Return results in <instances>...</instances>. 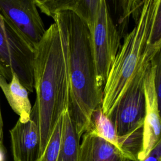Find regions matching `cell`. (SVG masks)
<instances>
[{"instance_id": "e0dca14e", "label": "cell", "mask_w": 161, "mask_h": 161, "mask_svg": "<svg viewBox=\"0 0 161 161\" xmlns=\"http://www.w3.org/2000/svg\"><path fill=\"white\" fill-rule=\"evenodd\" d=\"M161 59L160 57L158 58L157 66L155 69V78H154V82H155V87L156 89V92L157 94L158 103L160 105V97H161V89H160V77H161Z\"/></svg>"}, {"instance_id": "6da1fadb", "label": "cell", "mask_w": 161, "mask_h": 161, "mask_svg": "<svg viewBox=\"0 0 161 161\" xmlns=\"http://www.w3.org/2000/svg\"><path fill=\"white\" fill-rule=\"evenodd\" d=\"M53 19L60 31L67 65V109L80 138L89 130L91 115L103 103V90L97 82L90 31L87 24L72 11L57 13Z\"/></svg>"}, {"instance_id": "8992f818", "label": "cell", "mask_w": 161, "mask_h": 161, "mask_svg": "<svg viewBox=\"0 0 161 161\" xmlns=\"http://www.w3.org/2000/svg\"><path fill=\"white\" fill-rule=\"evenodd\" d=\"M149 65L133 78L109 117L119 136L130 134L143 126L145 113L143 82Z\"/></svg>"}, {"instance_id": "8fae6325", "label": "cell", "mask_w": 161, "mask_h": 161, "mask_svg": "<svg viewBox=\"0 0 161 161\" xmlns=\"http://www.w3.org/2000/svg\"><path fill=\"white\" fill-rule=\"evenodd\" d=\"M40 11L52 18L58 12L70 11L75 13L89 28L96 17L99 0H34Z\"/></svg>"}, {"instance_id": "277c9868", "label": "cell", "mask_w": 161, "mask_h": 161, "mask_svg": "<svg viewBox=\"0 0 161 161\" xmlns=\"http://www.w3.org/2000/svg\"><path fill=\"white\" fill-rule=\"evenodd\" d=\"M35 49L0 13V75L8 82L15 74L28 92L34 89Z\"/></svg>"}, {"instance_id": "3957f363", "label": "cell", "mask_w": 161, "mask_h": 161, "mask_svg": "<svg viewBox=\"0 0 161 161\" xmlns=\"http://www.w3.org/2000/svg\"><path fill=\"white\" fill-rule=\"evenodd\" d=\"M160 14V0H145L134 27L124 36L103 87L101 108L108 117L133 78L160 52L161 40H154L155 25Z\"/></svg>"}, {"instance_id": "ba28073f", "label": "cell", "mask_w": 161, "mask_h": 161, "mask_svg": "<svg viewBox=\"0 0 161 161\" xmlns=\"http://www.w3.org/2000/svg\"><path fill=\"white\" fill-rule=\"evenodd\" d=\"M160 57V52L152 60L144 79L145 113L143 126L142 148L138 155V161L143 160L160 141V105L158 103L154 82L157 63Z\"/></svg>"}, {"instance_id": "ffe728a7", "label": "cell", "mask_w": 161, "mask_h": 161, "mask_svg": "<svg viewBox=\"0 0 161 161\" xmlns=\"http://www.w3.org/2000/svg\"><path fill=\"white\" fill-rule=\"evenodd\" d=\"M6 150L3 144H0V161H6Z\"/></svg>"}, {"instance_id": "30bf717a", "label": "cell", "mask_w": 161, "mask_h": 161, "mask_svg": "<svg viewBox=\"0 0 161 161\" xmlns=\"http://www.w3.org/2000/svg\"><path fill=\"white\" fill-rule=\"evenodd\" d=\"M77 161H130L115 145L86 132L82 136Z\"/></svg>"}, {"instance_id": "ac0fdd59", "label": "cell", "mask_w": 161, "mask_h": 161, "mask_svg": "<svg viewBox=\"0 0 161 161\" xmlns=\"http://www.w3.org/2000/svg\"><path fill=\"white\" fill-rule=\"evenodd\" d=\"M140 161H161V141L155 145L143 160Z\"/></svg>"}, {"instance_id": "d6986e66", "label": "cell", "mask_w": 161, "mask_h": 161, "mask_svg": "<svg viewBox=\"0 0 161 161\" xmlns=\"http://www.w3.org/2000/svg\"><path fill=\"white\" fill-rule=\"evenodd\" d=\"M0 144H3V121L0 109Z\"/></svg>"}, {"instance_id": "5b68a950", "label": "cell", "mask_w": 161, "mask_h": 161, "mask_svg": "<svg viewBox=\"0 0 161 161\" xmlns=\"http://www.w3.org/2000/svg\"><path fill=\"white\" fill-rule=\"evenodd\" d=\"M89 29L97 82L99 87L103 90L121 46V35L111 18L107 1L99 0L94 21Z\"/></svg>"}, {"instance_id": "4fadbf2b", "label": "cell", "mask_w": 161, "mask_h": 161, "mask_svg": "<svg viewBox=\"0 0 161 161\" xmlns=\"http://www.w3.org/2000/svg\"><path fill=\"white\" fill-rule=\"evenodd\" d=\"M80 139L67 109L62 115L60 161H77Z\"/></svg>"}, {"instance_id": "5bb4252c", "label": "cell", "mask_w": 161, "mask_h": 161, "mask_svg": "<svg viewBox=\"0 0 161 161\" xmlns=\"http://www.w3.org/2000/svg\"><path fill=\"white\" fill-rule=\"evenodd\" d=\"M88 132L106 140L119 149V136L116 133L113 123L109 117L104 114L101 107L92 113L91 128Z\"/></svg>"}, {"instance_id": "7c38bea8", "label": "cell", "mask_w": 161, "mask_h": 161, "mask_svg": "<svg viewBox=\"0 0 161 161\" xmlns=\"http://www.w3.org/2000/svg\"><path fill=\"white\" fill-rule=\"evenodd\" d=\"M0 88L13 111L19 116L21 122L25 123L30 119L31 104L28 97V91L21 84L15 74L8 82L0 75Z\"/></svg>"}, {"instance_id": "7a4b0ae2", "label": "cell", "mask_w": 161, "mask_h": 161, "mask_svg": "<svg viewBox=\"0 0 161 161\" xmlns=\"http://www.w3.org/2000/svg\"><path fill=\"white\" fill-rule=\"evenodd\" d=\"M40 156L58 120L68 108L69 83L66 58L58 27L52 23L35 48L33 63Z\"/></svg>"}, {"instance_id": "9c48e42d", "label": "cell", "mask_w": 161, "mask_h": 161, "mask_svg": "<svg viewBox=\"0 0 161 161\" xmlns=\"http://www.w3.org/2000/svg\"><path fill=\"white\" fill-rule=\"evenodd\" d=\"M9 133L14 161H38L40 157V138L38 116L33 106L30 119L25 123L18 119Z\"/></svg>"}, {"instance_id": "2e32d148", "label": "cell", "mask_w": 161, "mask_h": 161, "mask_svg": "<svg viewBox=\"0 0 161 161\" xmlns=\"http://www.w3.org/2000/svg\"><path fill=\"white\" fill-rule=\"evenodd\" d=\"M144 1H118L120 4L119 7L121 8V14L119 17V23L121 28H124L125 25L128 21L129 18L131 16L135 21H136L140 16Z\"/></svg>"}, {"instance_id": "52a82bcc", "label": "cell", "mask_w": 161, "mask_h": 161, "mask_svg": "<svg viewBox=\"0 0 161 161\" xmlns=\"http://www.w3.org/2000/svg\"><path fill=\"white\" fill-rule=\"evenodd\" d=\"M0 13L35 49L47 29L34 0H0Z\"/></svg>"}, {"instance_id": "9a60e30c", "label": "cell", "mask_w": 161, "mask_h": 161, "mask_svg": "<svg viewBox=\"0 0 161 161\" xmlns=\"http://www.w3.org/2000/svg\"><path fill=\"white\" fill-rule=\"evenodd\" d=\"M62 128V116L56 123L47 145L38 161H60Z\"/></svg>"}]
</instances>
